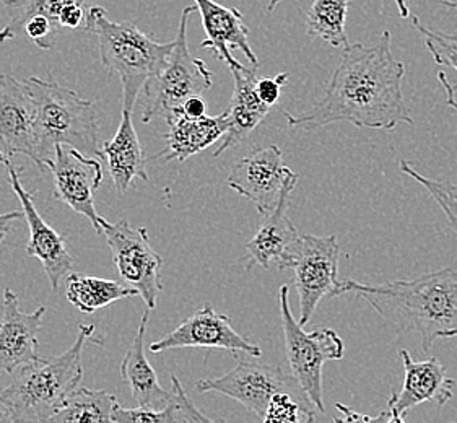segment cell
Wrapping results in <instances>:
<instances>
[{
    "label": "cell",
    "instance_id": "obj_28",
    "mask_svg": "<svg viewBox=\"0 0 457 423\" xmlns=\"http://www.w3.org/2000/svg\"><path fill=\"white\" fill-rule=\"evenodd\" d=\"M88 0H5L9 20L0 29V43L23 37L28 20L43 15L55 29L61 31L57 23L59 13L69 5H85Z\"/></svg>",
    "mask_w": 457,
    "mask_h": 423
},
{
    "label": "cell",
    "instance_id": "obj_25",
    "mask_svg": "<svg viewBox=\"0 0 457 423\" xmlns=\"http://www.w3.org/2000/svg\"><path fill=\"white\" fill-rule=\"evenodd\" d=\"M171 391L173 397L163 409L155 407H144L138 405L136 409H126L116 405L112 422L116 423H211V417L202 414L201 411L194 405L193 401L184 391L179 379L171 377Z\"/></svg>",
    "mask_w": 457,
    "mask_h": 423
},
{
    "label": "cell",
    "instance_id": "obj_2",
    "mask_svg": "<svg viewBox=\"0 0 457 423\" xmlns=\"http://www.w3.org/2000/svg\"><path fill=\"white\" fill-rule=\"evenodd\" d=\"M348 294L365 300L395 329L419 334L425 353L438 339L457 337V270L453 267L378 286L344 278L337 296Z\"/></svg>",
    "mask_w": 457,
    "mask_h": 423
},
{
    "label": "cell",
    "instance_id": "obj_5",
    "mask_svg": "<svg viewBox=\"0 0 457 423\" xmlns=\"http://www.w3.org/2000/svg\"><path fill=\"white\" fill-rule=\"evenodd\" d=\"M28 92L37 106V152L45 168L54 160L57 145L80 150L88 157L103 158L98 147L100 120L95 104L77 93L47 79L29 77Z\"/></svg>",
    "mask_w": 457,
    "mask_h": 423
},
{
    "label": "cell",
    "instance_id": "obj_13",
    "mask_svg": "<svg viewBox=\"0 0 457 423\" xmlns=\"http://www.w3.org/2000/svg\"><path fill=\"white\" fill-rule=\"evenodd\" d=\"M0 150L5 157L25 155L45 171L37 152V106L25 80L0 72Z\"/></svg>",
    "mask_w": 457,
    "mask_h": 423
},
{
    "label": "cell",
    "instance_id": "obj_12",
    "mask_svg": "<svg viewBox=\"0 0 457 423\" xmlns=\"http://www.w3.org/2000/svg\"><path fill=\"white\" fill-rule=\"evenodd\" d=\"M54 175V197L69 205L75 213L88 219L101 235L104 219L95 207V193L103 183V166L69 145L55 147L54 160L47 166Z\"/></svg>",
    "mask_w": 457,
    "mask_h": 423
},
{
    "label": "cell",
    "instance_id": "obj_8",
    "mask_svg": "<svg viewBox=\"0 0 457 423\" xmlns=\"http://www.w3.org/2000/svg\"><path fill=\"white\" fill-rule=\"evenodd\" d=\"M235 357L238 359L235 369L223 377L201 379L195 389L199 393H219L229 397L259 419H264L265 411L275 394L285 391L304 393L292 373L287 375L280 367L261 361L256 355L243 357L241 352L235 353Z\"/></svg>",
    "mask_w": 457,
    "mask_h": 423
},
{
    "label": "cell",
    "instance_id": "obj_17",
    "mask_svg": "<svg viewBox=\"0 0 457 423\" xmlns=\"http://www.w3.org/2000/svg\"><path fill=\"white\" fill-rule=\"evenodd\" d=\"M401 359L403 363V389L394 393L387 401L391 423H403L405 415L423 402H431L439 409L448 404L456 381L448 377L438 359L415 361L411 352L405 349L401 350Z\"/></svg>",
    "mask_w": 457,
    "mask_h": 423
},
{
    "label": "cell",
    "instance_id": "obj_3",
    "mask_svg": "<svg viewBox=\"0 0 457 423\" xmlns=\"http://www.w3.org/2000/svg\"><path fill=\"white\" fill-rule=\"evenodd\" d=\"M88 342L100 345L93 324H80L72 347L57 357H39L15 369L0 387V407L10 422H49L80 386L82 353Z\"/></svg>",
    "mask_w": 457,
    "mask_h": 423
},
{
    "label": "cell",
    "instance_id": "obj_7",
    "mask_svg": "<svg viewBox=\"0 0 457 423\" xmlns=\"http://www.w3.org/2000/svg\"><path fill=\"white\" fill-rule=\"evenodd\" d=\"M197 7H186L179 20L178 37L174 39L173 54L163 72L156 75L144 87L145 106L142 120L148 124L155 118H168L179 110L183 103L194 95L211 90L213 75L205 62L191 54L187 43V21Z\"/></svg>",
    "mask_w": 457,
    "mask_h": 423
},
{
    "label": "cell",
    "instance_id": "obj_10",
    "mask_svg": "<svg viewBox=\"0 0 457 423\" xmlns=\"http://www.w3.org/2000/svg\"><path fill=\"white\" fill-rule=\"evenodd\" d=\"M338 258L337 236L302 235V245L293 262L295 286L300 298L298 322L306 326L324 296H337Z\"/></svg>",
    "mask_w": 457,
    "mask_h": 423
},
{
    "label": "cell",
    "instance_id": "obj_32",
    "mask_svg": "<svg viewBox=\"0 0 457 423\" xmlns=\"http://www.w3.org/2000/svg\"><path fill=\"white\" fill-rule=\"evenodd\" d=\"M288 74L282 72V74L275 75L272 79L265 77V79H259L257 80V95L259 98L269 104L270 108L274 106L275 103L280 100V93L285 85L288 83Z\"/></svg>",
    "mask_w": 457,
    "mask_h": 423
},
{
    "label": "cell",
    "instance_id": "obj_22",
    "mask_svg": "<svg viewBox=\"0 0 457 423\" xmlns=\"http://www.w3.org/2000/svg\"><path fill=\"white\" fill-rule=\"evenodd\" d=\"M148 321H150V308L142 316L137 334L122 359L120 377L128 383L130 394L137 405L163 409L171 401L173 391H166L162 387L155 369L146 360L145 334Z\"/></svg>",
    "mask_w": 457,
    "mask_h": 423
},
{
    "label": "cell",
    "instance_id": "obj_35",
    "mask_svg": "<svg viewBox=\"0 0 457 423\" xmlns=\"http://www.w3.org/2000/svg\"><path fill=\"white\" fill-rule=\"evenodd\" d=\"M439 83H441V87H443V90L446 92V104H448L449 108H453V110L457 111V100H456V87H453L451 82L448 80V77L445 72H439L438 74Z\"/></svg>",
    "mask_w": 457,
    "mask_h": 423
},
{
    "label": "cell",
    "instance_id": "obj_26",
    "mask_svg": "<svg viewBox=\"0 0 457 423\" xmlns=\"http://www.w3.org/2000/svg\"><path fill=\"white\" fill-rule=\"evenodd\" d=\"M118 399L106 391H95L79 386L61 411L49 420L53 423L112 422Z\"/></svg>",
    "mask_w": 457,
    "mask_h": 423
},
{
    "label": "cell",
    "instance_id": "obj_34",
    "mask_svg": "<svg viewBox=\"0 0 457 423\" xmlns=\"http://www.w3.org/2000/svg\"><path fill=\"white\" fill-rule=\"evenodd\" d=\"M25 219V213L21 212H7V213H0V245L4 243L5 236L9 235L10 228L13 227L15 221Z\"/></svg>",
    "mask_w": 457,
    "mask_h": 423
},
{
    "label": "cell",
    "instance_id": "obj_16",
    "mask_svg": "<svg viewBox=\"0 0 457 423\" xmlns=\"http://www.w3.org/2000/svg\"><path fill=\"white\" fill-rule=\"evenodd\" d=\"M5 166L9 173L10 187L13 193L17 194L27 219L28 230H29V241L25 246L27 256L37 259L41 262V266L46 272L51 290L55 292L72 269V254L69 253L64 235L57 233L37 211L33 194L28 193L25 186L21 185L20 173L15 170V166L12 165L10 160H7Z\"/></svg>",
    "mask_w": 457,
    "mask_h": 423
},
{
    "label": "cell",
    "instance_id": "obj_27",
    "mask_svg": "<svg viewBox=\"0 0 457 423\" xmlns=\"http://www.w3.org/2000/svg\"><path fill=\"white\" fill-rule=\"evenodd\" d=\"M350 0H314L306 13V31L332 47H347V13Z\"/></svg>",
    "mask_w": 457,
    "mask_h": 423
},
{
    "label": "cell",
    "instance_id": "obj_24",
    "mask_svg": "<svg viewBox=\"0 0 457 423\" xmlns=\"http://www.w3.org/2000/svg\"><path fill=\"white\" fill-rule=\"evenodd\" d=\"M65 298L82 313H95L114 302L138 296L132 286L110 278L72 272L65 277Z\"/></svg>",
    "mask_w": 457,
    "mask_h": 423
},
{
    "label": "cell",
    "instance_id": "obj_20",
    "mask_svg": "<svg viewBox=\"0 0 457 423\" xmlns=\"http://www.w3.org/2000/svg\"><path fill=\"white\" fill-rule=\"evenodd\" d=\"M166 147L154 155L155 160L165 158L166 163L173 160L184 163L225 137L229 129L228 111H223L219 116L189 118L179 108L166 118Z\"/></svg>",
    "mask_w": 457,
    "mask_h": 423
},
{
    "label": "cell",
    "instance_id": "obj_18",
    "mask_svg": "<svg viewBox=\"0 0 457 423\" xmlns=\"http://www.w3.org/2000/svg\"><path fill=\"white\" fill-rule=\"evenodd\" d=\"M46 306L33 313H21L19 298L10 288L4 290L0 319V369L12 375L15 369L37 357V332L41 329Z\"/></svg>",
    "mask_w": 457,
    "mask_h": 423
},
{
    "label": "cell",
    "instance_id": "obj_14",
    "mask_svg": "<svg viewBox=\"0 0 457 423\" xmlns=\"http://www.w3.org/2000/svg\"><path fill=\"white\" fill-rule=\"evenodd\" d=\"M186 347H205V349L229 350L235 353H249L262 357V350L247 341L231 326L227 314H220L211 303H205L197 313L184 319L174 331L166 334L160 341L150 344L152 353H160L165 350L186 349Z\"/></svg>",
    "mask_w": 457,
    "mask_h": 423
},
{
    "label": "cell",
    "instance_id": "obj_40",
    "mask_svg": "<svg viewBox=\"0 0 457 423\" xmlns=\"http://www.w3.org/2000/svg\"><path fill=\"white\" fill-rule=\"evenodd\" d=\"M7 160H10V158L5 157V153L0 150V163H4V165H5V163H7Z\"/></svg>",
    "mask_w": 457,
    "mask_h": 423
},
{
    "label": "cell",
    "instance_id": "obj_29",
    "mask_svg": "<svg viewBox=\"0 0 457 423\" xmlns=\"http://www.w3.org/2000/svg\"><path fill=\"white\" fill-rule=\"evenodd\" d=\"M399 170L403 175L409 176L413 181H417L419 185L423 186V189L430 194L433 201L438 203L439 209L445 212L446 219H448L451 228L457 235V185L451 181H443V179H431L427 176L421 175L415 166L411 165V162L401 160L399 162Z\"/></svg>",
    "mask_w": 457,
    "mask_h": 423
},
{
    "label": "cell",
    "instance_id": "obj_30",
    "mask_svg": "<svg viewBox=\"0 0 457 423\" xmlns=\"http://www.w3.org/2000/svg\"><path fill=\"white\" fill-rule=\"evenodd\" d=\"M411 25L420 33L423 43L438 65H446L457 72V37L425 27L419 17H411Z\"/></svg>",
    "mask_w": 457,
    "mask_h": 423
},
{
    "label": "cell",
    "instance_id": "obj_38",
    "mask_svg": "<svg viewBox=\"0 0 457 423\" xmlns=\"http://www.w3.org/2000/svg\"><path fill=\"white\" fill-rule=\"evenodd\" d=\"M280 2H282V0H270V2H269V7H267V10H269V12H274V10L278 7V4H280Z\"/></svg>",
    "mask_w": 457,
    "mask_h": 423
},
{
    "label": "cell",
    "instance_id": "obj_1",
    "mask_svg": "<svg viewBox=\"0 0 457 423\" xmlns=\"http://www.w3.org/2000/svg\"><path fill=\"white\" fill-rule=\"evenodd\" d=\"M405 65L391 49V33L385 31L371 46L361 43L344 47L342 61L330 77L320 102L300 116L284 111L292 130L322 129L336 122H350L361 129L394 130L413 126L411 108L403 98Z\"/></svg>",
    "mask_w": 457,
    "mask_h": 423
},
{
    "label": "cell",
    "instance_id": "obj_37",
    "mask_svg": "<svg viewBox=\"0 0 457 423\" xmlns=\"http://www.w3.org/2000/svg\"><path fill=\"white\" fill-rule=\"evenodd\" d=\"M441 5L449 7V9H454L457 12V0H441Z\"/></svg>",
    "mask_w": 457,
    "mask_h": 423
},
{
    "label": "cell",
    "instance_id": "obj_23",
    "mask_svg": "<svg viewBox=\"0 0 457 423\" xmlns=\"http://www.w3.org/2000/svg\"><path fill=\"white\" fill-rule=\"evenodd\" d=\"M103 158H106L110 175L118 193L126 194L136 179L148 181L146 162L137 132L132 122V112L122 110L116 136L104 142Z\"/></svg>",
    "mask_w": 457,
    "mask_h": 423
},
{
    "label": "cell",
    "instance_id": "obj_4",
    "mask_svg": "<svg viewBox=\"0 0 457 423\" xmlns=\"http://www.w3.org/2000/svg\"><path fill=\"white\" fill-rule=\"evenodd\" d=\"M98 37L101 64L120 77L122 110L134 111L146 83L162 74L173 54L174 41L158 43L134 23L114 21L108 12L93 5L87 12V29Z\"/></svg>",
    "mask_w": 457,
    "mask_h": 423
},
{
    "label": "cell",
    "instance_id": "obj_11",
    "mask_svg": "<svg viewBox=\"0 0 457 423\" xmlns=\"http://www.w3.org/2000/svg\"><path fill=\"white\" fill-rule=\"evenodd\" d=\"M298 173L284 163V153L277 145L257 148L231 168L227 185L256 205L264 217L274 211L285 187L298 183Z\"/></svg>",
    "mask_w": 457,
    "mask_h": 423
},
{
    "label": "cell",
    "instance_id": "obj_6",
    "mask_svg": "<svg viewBox=\"0 0 457 423\" xmlns=\"http://www.w3.org/2000/svg\"><path fill=\"white\" fill-rule=\"evenodd\" d=\"M288 294V286H280V324L284 331L285 353L290 371L318 412L326 414L322 397V369L326 361L344 359L345 345L337 332L329 328H320L312 332L304 331V326L293 316Z\"/></svg>",
    "mask_w": 457,
    "mask_h": 423
},
{
    "label": "cell",
    "instance_id": "obj_9",
    "mask_svg": "<svg viewBox=\"0 0 457 423\" xmlns=\"http://www.w3.org/2000/svg\"><path fill=\"white\" fill-rule=\"evenodd\" d=\"M101 235L108 241L120 280L137 292L146 308L154 310L163 290V258L152 246L146 228H134L126 219L116 223L106 220Z\"/></svg>",
    "mask_w": 457,
    "mask_h": 423
},
{
    "label": "cell",
    "instance_id": "obj_39",
    "mask_svg": "<svg viewBox=\"0 0 457 423\" xmlns=\"http://www.w3.org/2000/svg\"><path fill=\"white\" fill-rule=\"evenodd\" d=\"M0 422H10L9 417H7L4 411H0Z\"/></svg>",
    "mask_w": 457,
    "mask_h": 423
},
{
    "label": "cell",
    "instance_id": "obj_33",
    "mask_svg": "<svg viewBox=\"0 0 457 423\" xmlns=\"http://www.w3.org/2000/svg\"><path fill=\"white\" fill-rule=\"evenodd\" d=\"M181 111L189 118H202V116H205L207 106H205V102L202 100V95H194L183 103Z\"/></svg>",
    "mask_w": 457,
    "mask_h": 423
},
{
    "label": "cell",
    "instance_id": "obj_19",
    "mask_svg": "<svg viewBox=\"0 0 457 423\" xmlns=\"http://www.w3.org/2000/svg\"><path fill=\"white\" fill-rule=\"evenodd\" d=\"M202 19V27L207 37L202 41L204 49H212L220 61H223L231 69H238V62L229 49H239L251 65L257 67L259 59L249 45L245 17L238 9L225 7L215 0H194Z\"/></svg>",
    "mask_w": 457,
    "mask_h": 423
},
{
    "label": "cell",
    "instance_id": "obj_36",
    "mask_svg": "<svg viewBox=\"0 0 457 423\" xmlns=\"http://www.w3.org/2000/svg\"><path fill=\"white\" fill-rule=\"evenodd\" d=\"M394 2H395V7H397V10H399V15H401V19H411V10H409L407 2H405V0H394Z\"/></svg>",
    "mask_w": 457,
    "mask_h": 423
},
{
    "label": "cell",
    "instance_id": "obj_31",
    "mask_svg": "<svg viewBox=\"0 0 457 423\" xmlns=\"http://www.w3.org/2000/svg\"><path fill=\"white\" fill-rule=\"evenodd\" d=\"M59 33L61 31L55 29L54 25L46 17L37 15V17L28 20L23 37H29L39 49L49 51L54 47Z\"/></svg>",
    "mask_w": 457,
    "mask_h": 423
},
{
    "label": "cell",
    "instance_id": "obj_21",
    "mask_svg": "<svg viewBox=\"0 0 457 423\" xmlns=\"http://www.w3.org/2000/svg\"><path fill=\"white\" fill-rule=\"evenodd\" d=\"M257 67L231 69L235 79V90L228 106L229 129L221 140L220 147L213 152V157H220L229 148L237 147L245 142L253 130L265 120L270 112V106L265 104L257 95Z\"/></svg>",
    "mask_w": 457,
    "mask_h": 423
},
{
    "label": "cell",
    "instance_id": "obj_15",
    "mask_svg": "<svg viewBox=\"0 0 457 423\" xmlns=\"http://www.w3.org/2000/svg\"><path fill=\"white\" fill-rule=\"evenodd\" d=\"M295 186L296 183H290L285 187L277 207L262 217L254 236L247 241L243 258L246 269L254 266L277 270L292 269L302 245V235L287 215Z\"/></svg>",
    "mask_w": 457,
    "mask_h": 423
}]
</instances>
